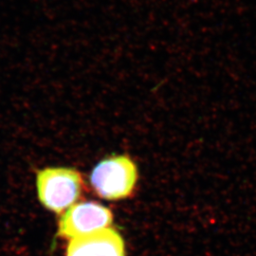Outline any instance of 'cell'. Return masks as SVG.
Returning <instances> with one entry per match:
<instances>
[{
	"label": "cell",
	"instance_id": "obj_1",
	"mask_svg": "<svg viewBox=\"0 0 256 256\" xmlns=\"http://www.w3.org/2000/svg\"><path fill=\"white\" fill-rule=\"evenodd\" d=\"M138 178L135 162L126 154H120L106 156L95 165L90 174V184L102 198L119 200L132 194Z\"/></svg>",
	"mask_w": 256,
	"mask_h": 256
},
{
	"label": "cell",
	"instance_id": "obj_2",
	"mask_svg": "<svg viewBox=\"0 0 256 256\" xmlns=\"http://www.w3.org/2000/svg\"><path fill=\"white\" fill-rule=\"evenodd\" d=\"M38 198L48 210L62 214L82 194L84 182L80 172L70 167H46L36 174Z\"/></svg>",
	"mask_w": 256,
	"mask_h": 256
},
{
	"label": "cell",
	"instance_id": "obj_3",
	"mask_svg": "<svg viewBox=\"0 0 256 256\" xmlns=\"http://www.w3.org/2000/svg\"><path fill=\"white\" fill-rule=\"evenodd\" d=\"M113 221L110 209L97 202H80L66 210L58 224V236L72 240L108 228Z\"/></svg>",
	"mask_w": 256,
	"mask_h": 256
},
{
	"label": "cell",
	"instance_id": "obj_4",
	"mask_svg": "<svg viewBox=\"0 0 256 256\" xmlns=\"http://www.w3.org/2000/svg\"><path fill=\"white\" fill-rule=\"evenodd\" d=\"M66 256H126L124 242L113 228H106L70 240Z\"/></svg>",
	"mask_w": 256,
	"mask_h": 256
}]
</instances>
